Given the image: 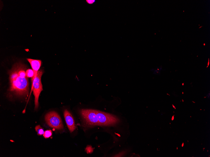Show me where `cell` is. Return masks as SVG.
I'll return each instance as SVG.
<instances>
[{
	"mask_svg": "<svg viewBox=\"0 0 210 157\" xmlns=\"http://www.w3.org/2000/svg\"><path fill=\"white\" fill-rule=\"evenodd\" d=\"M45 120L50 127L57 129L64 128L62 120L58 114L55 111L47 113L45 116Z\"/></svg>",
	"mask_w": 210,
	"mask_h": 157,
	"instance_id": "obj_4",
	"label": "cell"
},
{
	"mask_svg": "<svg viewBox=\"0 0 210 157\" xmlns=\"http://www.w3.org/2000/svg\"><path fill=\"white\" fill-rule=\"evenodd\" d=\"M27 66L19 62L14 64L8 71L10 86L9 91L17 96L27 97L29 94V83L26 76Z\"/></svg>",
	"mask_w": 210,
	"mask_h": 157,
	"instance_id": "obj_1",
	"label": "cell"
},
{
	"mask_svg": "<svg viewBox=\"0 0 210 157\" xmlns=\"http://www.w3.org/2000/svg\"><path fill=\"white\" fill-rule=\"evenodd\" d=\"M64 114L67 127L70 132L71 133L76 128L73 118L71 113L67 109L64 111Z\"/></svg>",
	"mask_w": 210,
	"mask_h": 157,
	"instance_id": "obj_6",
	"label": "cell"
},
{
	"mask_svg": "<svg viewBox=\"0 0 210 157\" xmlns=\"http://www.w3.org/2000/svg\"><path fill=\"white\" fill-rule=\"evenodd\" d=\"M43 73L42 69L39 70L36 78L32 82L31 90L35 97V109H37L39 106L38 99L41 92L43 90L41 78Z\"/></svg>",
	"mask_w": 210,
	"mask_h": 157,
	"instance_id": "obj_2",
	"label": "cell"
},
{
	"mask_svg": "<svg viewBox=\"0 0 210 157\" xmlns=\"http://www.w3.org/2000/svg\"><path fill=\"white\" fill-rule=\"evenodd\" d=\"M86 151L87 153H91L93 151V149L91 146H87L86 149Z\"/></svg>",
	"mask_w": 210,
	"mask_h": 157,
	"instance_id": "obj_11",
	"label": "cell"
},
{
	"mask_svg": "<svg viewBox=\"0 0 210 157\" xmlns=\"http://www.w3.org/2000/svg\"><path fill=\"white\" fill-rule=\"evenodd\" d=\"M35 129L38 135H41L43 134L44 131L43 128L40 125H36L35 127Z\"/></svg>",
	"mask_w": 210,
	"mask_h": 157,
	"instance_id": "obj_8",
	"label": "cell"
},
{
	"mask_svg": "<svg viewBox=\"0 0 210 157\" xmlns=\"http://www.w3.org/2000/svg\"><path fill=\"white\" fill-rule=\"evenodd\" d=\"M95 112L100 126H113L119 122V119L113 115L98 110H95Z\"/></svg>",
	"mask_w": 210,
	"mask_h": 157,
	"instance_id": "obj_3",
	"label": "cell"
},
{
	"mask_svg": "<svg viewBox=\"0 0 210 157\" xmlns=\"http://www.w3.org/2000/svg\"><path fill=\"white\" fill-rule=\"evenodd\" d=\"M43 136L45 139H47L50 137L52 135V132L51 130H47L44 131Z\"/></svg>",
	"mask_w": 210,
	"mask_h": 157,
	"instance_id": "obj_10",
	"label": "cell"
},
{
	"mask_svg": "<svg viewBox=\"0 0 210 157\" xmlns=\"http://www.w3.org/2000/svg\"><path fill=\"white\" fill-rule=\"evenodd\" d=\"M26 76L28 77L31 78V80L33 78L34 76V72L32 69H28L26 71Z\"/></svg>",
	"mask_w": 210,
	"mask_h": 157,
	"instance_id": "obj_9",
	"label": "cell"
},
{
	"mask_svg": "<svg viewBox=\"0 0 210 157\" xmlns=\"http://www.w3.org/2000/svg\"><path fill=\"white\" fill-rule=\"evenodd\" d=\"M80 114L86 123L89 126L99 125V123L95 110L82 109Z\"/></svg>",
	"mask_w": 210,
	"mask_h": 157,
	"instance_id": "obj_5",
	"label": "cell"
},
{
	"mask_svg": "<svg viewBox=\"0 0 210 157\" xmlns=\"http://www.w3.org/2000/svg\"><path fill=\"white\" fill-rule=\"evenodd\" d=\"M27 60L30 63L34 72V77L31 80L32 82L37 76L38 72L41 66L42 62L40 60H34L30 58H27Z\"/></svg>",
	"mask_w": 210,
	"mask_h": 157,
	"instance_id": "obj_7",
	"label": "cell"
},
{
	"mask_svg": "<svg viewBox=\"0 0 210 157\" xmlns=\"http://www.w3.org/2000/svg\"><path fill=\"white\" fill-rule=\"evenodd\" d=\"M95 0H86V2L87 3L89 4H93L95 2Z\"/></svg>",
	"mask_w": 210,
	"mask_h": 157,
	"instance_id": "obj_12",
	"label": "cell"
}]
</instances>
